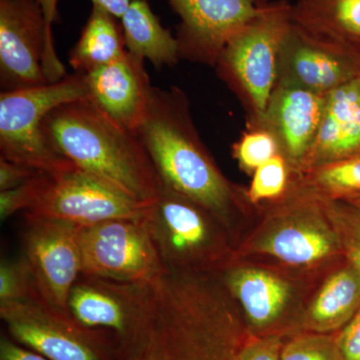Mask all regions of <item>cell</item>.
Masks as SVG:
<instances>
[{"label":"cell","instance_id":"obj_3","mask_svg":"<svg viewBox=\"0 0 360 360\" xmlns=\"http://www.w3.org/2000/svg\"><path fill=\"white\" fill-rule=\"evenodd\" d=\"M42 131L59 155L141 202L155 200L162 187L139 135L111 120L89 97L47 113Z\"/></svg>","mask_w":360,"mask_h":360},{"label":"cell","instance_id":"obj_15","mask_svg":"<svg viewBox=\"0 0 360 360\" xmlns=\"http://www.w3.org/2000/svg\"><path fill=\"white\" fill-rule=\"evenodd\" d=\"M360 75V54L290 26L278 58L277 82L326 94Z\"/></svg>","mask_w":360,"mask_h":360},{"label":"cell","instance_id":"obj_27","mask_svg":"<svg viewBox=\"0 0 360 360\" xmlns=\"http://www.w3.org/2000/svg\"><path fill=\"white\" fill-rule=\"evenodd\" d=\"M281 153L278 141L269 130L248 129L233 146V155L243 170L253 174L258 167Z\"/></svg>","mask_w":360,"mask_h":360},{"label":"cell","instance_id":"obj_29","mask_svg":"<svg viewBox=\"0 0 360 360\" xmlns=\"http://www.w3.org/2000/svg\"><path fill=\"white\" fill-rule=\"evenodd\" d=\"M281 360H345L336 336L309 333L284 343Z\"/></svg>","mask_w":360,"mask_h":360},{"label":"cell","instance_id":"obj_10","mask_svg":"<svg viewBox=\"0 0 360 360\" xmlns=\"http://www.w3.org/2000/svg\"><path fill=\"white\" fill-rule=\"evenodd\" d=\"M0 317L16 342L49 360H110L108 331L80 326L39 300L0 305Z\"/></svg>","mask_w":360,"mask_h":360},{"label":"cell","instance_id":"obj_16","mask_svg":"<svg viewBox=\"0 0 360 360\" xmlns=\"http://www.w3.org/2000/svg\"><path fill=\"white\" fill-rule=\"evenodd\" d=\"M324 104V94L277 82L262 122L248 129L269 130L291 169L300 172L316 136Z\"/></svg>","mask_w":360,"mask_h":360},{"label":"cell","instance_id":"obj_24","mask_svg":"<svg viewBox=\"0 0 360 360\" xmlns=\"http://www.w3.org/2000/svg\"><path fill=\"white\" fill-rule=\"evenodd\" d=\"M300 175V184L321 198L343 200L360 195V153Z\"/></svg>","mask_w":360,"mask_h":360},{"label":"cell","instance_id":"obj_12","mask_svg":"<svg viewBox=\"0 0 360 360\" xmlns=\"http://www.w3.org/2000/svg\"><path fill=\"white\" fill-rule=\"evenodd\" d=\"M23 255L39 302L65 312L71 288L82 274L79 225L25 215Z\"/></svg>","mask_w":360,"mask_h":360},{"label":"cell","instance_id":"obj_28","mask_svg":"<svg viewBox=\"0 0 360 360\" xmlns=\"http://www.w3.org/2000/svg\"><path fill=\"white\" fill-rule=\"evenodd\" d=\"M39 300L25 257L2 259L0 264V305Z\"/></svg>","mask_w":360,"mask_h":360},{"label":"cell","instance_id":"obj_19","mask_svg":"<svg viewBox=\"0 0 360 360\" xmlns=\"http://www.w3.org/2000/svg\"><path fill=\"white\" fill-rule=\"evenodd\" d=\"M291 18L312 37L360 53V0H296Z\"/></svg>","mask_w":360,"mask_h":360},{"label":"cell","instance_id":"obj_34","mask_svg":"<svg viewBox=\"0 0 360 360\" xmlns=\"http://www.w3.org/2000/svg\"><path fill=\"white\" fill-rule=\"evenodd\" d=\"M0 360H49L34 350L23 347L14 340L2 336L0 340Z\"/></svg>","mask_w":360,"mask_h":360},{"label":"cell","instance_id":"obj_36","mask_svg":"<svg viewBox=\"0 0 360 360\" xmlns=\"http://www.w3.org/2000/svg\"><path fill=\"white\" fill-rule=\"evenodd\" d=\"M58 1L59 0H37L44 13L47 28L51 33H52V26L58 20Z\"/></svg>","mask_w":360,"mask_h":360},{"label":"cell","instance_id":"obj_4","mask_svg":"<svg viewBox=\"0 0 360 360\" xmlns=\"http://www.w3.org/2000/svg\"><path fill=\"white\" fill-rule=\"evenodd\" d=\"M291 11L288 0L270 1L229 40L214 66L245 108L248 127L262 122L276 89L279 51L292 25Z\"/></svg>","mask_w":360,"mask_h":360},{"label":"cell","instance_id":"obj_17","mask_svg":"<svg viewBox=\"0 0 360 360\" xmlns=\"http://www.w3.org/2000/svg\"><path fill=\"white\" fill-rule=\"evenodd\" d=\"M85 75L90 101L111 120L136 134L153 86L144 59L127 51L110 65Z\"/></svg>","mask_w":360,"mask_h":360},{"label":"cell","instance_id":"obj_32","mask_svg":"<svg viewBox=\"0 0 360 360\" xmlns=\"http://www.w3.org/2000/svg\"><path fill=\"white\" fill-rule=\"evenodd\" d=\"M345 360H360V307L349 322L336 335Z\"/></svg>","mask_w":360,"mask_h":360},{"label":"cell","instance_id":"obj_2","mask_svg":"<svg viewBox=\"0 0 360 360\" xmlns=\"http://www.w3.org/2000/svg\"><path fill=\"white\" fill-rule=\"evenodd\" d=\"M136 134L163 186L202 206L220 221L227 219L236 191L201 141L184 90L151 86Z\"/></svg>","mask_w":360,"mask_h":360},{"label":"cell","instance_id":"obj_11","mask_svg":"<svg viewBox=\"0 0 360 360\" xmlns=\"http://www.w3.org/2000/svg\"><path fill=\"white\" fill-rule=\"evenodd\" d=\"M274 224L255 241L253 250L290 265H310L340 250L321 198L298 184L277 207Z\"/></svg>","mask_w":360,"mask_h":360},{"label":"cell","instance_id":"obj_6","mask_svg":"<svg viewBox=\"0 0 360 360\" xmlns=\"http://www.w3.org/2000/svg\"><path fill=\"white\" fill-rule=\"evenodd\" d=\"M66 77L37 0H0V86L13 91Z\"/></svg>","mask_w":360,"mask_h":360},{"label":"cell","instance_id":"obj_20","mask_svg":"<svg viewBox=\"0 0 360 360\" xmlns=\"http://www.w3.org/2000/svg\"><path fill=\"white\" fill-rule=\"evenodd\" d=\"M225 283L240 302L251 326L257 330L274 326L290 297L288 283L266 270L231 269L227 271Z\"/></svg>","mask_w":360,"mask_h":360},{"label":"cell","instance_id":"obj_30","mask_svg":"<svg viewBox=\"0 0 360 360\" xmlns=\"http://www.w3.org/2000/svg\"><path fill=\"white\" fill-rule=\"evenodd\" d=\"M45 172H39L30 180L8 191H0V219L2 221L16 212H26L37 200L44 186Z\"/></svg>","mask_w":360,"mask_h":360},{"label":"cell","instance_id":"obj_35","mask_svg":"<svg viewBox=\"0 0 360 360\" xmlns=\"http://www.w3.org/2000/svg\"><path fill=\"white\" fill-rule=\"evenodd\" d=\"M94 6L103 9L113 18L122 20L134 0H90Z\"/></svg>","mask_w":360,"mask_h":360},{"label":"cell","instance_id":"obj_1","mask_svg":"<svg viewBox=\"0 0 360 360\" xmlns=\"http://www.w3.org/2000/svg\"><path fill=\"white\" fill-rule=\"evenodd\" d=\"M224 293L212 284L167 271L153 284L146 321L122 360H236L243 333Z\"/></svg>","mask_w":360,"mask_h":360},{"label":"cell","instance_id":"obj_31","mask_svg":"<svg viewBox=\"0 0 360 360\" xmlns=\"http://www.w3.org/2000/svg\"><path fill=\"white\" fill-rule=\"evenodd\" d=\"M283 345L277 335L250 338L243 341L236 360H281Z\"/></svg>","mask_w":360,"mask_h":360},{"label":"cell","instance_id":"obj_5","mask_svg":"<svg viewBox=\"0 0 360 360\" xmlns=\"http://www.w3.org/2000/svg\"><path fill=\"white\" fill-rule=\"evenodd\" d=\"M89 97L86 75L75 72L54 84L0 94V155L37 172L54 174L70 167L42 131L47 113L61 104Z\"/></svg>","mask_w":360,"mask_h":360},{"label":"cell","instance_id":"obj_18","mask_svg":"<svg viewBox=\"0 0 360 360\" xmlns=\"http://www.w3.org/2000/svg\"><path fill=\"white\" fill-rule=\"evenodd\" d=\"M360 153V75L326 96L323 113L298 174Z\"/></svg>","mask_w":360,"mask_h":360},{"label":"cell","instance_id":"obj_26","mask_svg":"<svg viewBox=\"0 0 360 360\" xmlns=\"http://www.w3.org/2000/svg\"><path fill=\"white\" fill-rule=\"evenodd\" d=\"M291 170L283 153H278L253 172L246 198L251 203L283 198L290 188Z\"/></svg>","mask_w":360,"mask_h":360},{"label":"cell","instance_id":"obj_37","mask_svg":"<svg viewBox=\"0 0 360 360\" xmlns=\"http://www.w3.org/2000/svg\"><path fill=\"white\" fill-rule=\"evenodd\" d=\"M343 200L348 201V202L356 206L360 210V195L350 196V198H343Z\"/></svg>","mask_w":360,"mask_h":360},{"label":"cell","instance_id":"obj_21","mask_svg":"<svg viewBox=\"0 0 360 360\" xmlns=\"http://www.w3.org/2000/svg\"><path fill=\"white\" fill-rule=\"evenodd\" d=\"M360 307V274L345 267L328 277L305 314L309 333H330L345 328Z\"/></svg>","mask_w":360,"mask_h":360},{"label":"cell","instance_id":"obj_9","mask_svg":"<svg viewBox=\"0 0 360 360\" xmlns=\"http://www.w3.org/2000/svg\"><path fill=\"white\" fill-rule=\"evenodd\" d=\"M82 274L123 283H155L168 270L141 220L79 226Z\"/></svg>","mask_w":360,"mask_h":360},{"label":"cell","instance_id":"obj_22","mask_svg":"<svg viewBox=\"0 0 360 360\" xmlns=\"http://www.w3.org/2000/svg\"><path fill=\"white\" fill-rule=\"evenodd\" d=\"M120 20L129 53L148 59L156 68L174 66L181 59L176 37L161 25L146 0H134Z\"/></svg>","mask_w":360,"mask_h":360},{"label":"cell","instance_id":"obj_25","mask_svg":"<svg viewBox=\"0 0 360 360\" xmlns=\"http://www.w3.org/2000/svg\"><path fill=\"white\" fill-rule=\"evenodd\" d=\"M326 217L338 236L340 248L360 274V210L340 198H321Z\"/></svg>","mask_w":360,"mask_h":360},{"label":"cell","instance_id":"obj_7","mask_svg":"<svg viewBox=\"0 0 360 360\" xmlns=\"http://www.w3.org/2000/svg\"><path fill=\"white\" fill-rule=\"evenodd\" d=\"M213 219H217L212 212L162 184L141 221L167 269L191 274L214 262L221 251Z\"/></svg>","mask_w":360,"mask_h":360},{"label":"cell","instance_id":"obj_23","mask_svg":"<svg viewBox=\"0 0 360 360\" xmlns=\"http://www.w3.org/2000/svg\"><path fill=\"white\" fill-rule=\"evenodd\" d=\"M127 52L122 28L110 13L92 7L82 35L70 52V65L77 73L91 71L110 65Z\"/></svg>","mask_w":360,"mask_h":360},{"label":"cell","instance_id":"obj_14","mask_svg":"<svg viewBox=\"0 0 360 360\" xmlns=\"http://www.w3.org/2000/svg\"><path fill=\"white\" fill-rule=\"evenodd\" d=\"M180 22V58L217 65L225 45L271 0H167Z\"/></svg>","mask_w":360,"mask_h":360},{"label":"cell","instance_id":"obj_8","mask_svg":"<svg viewBox=\"0 0 360 360\" xmlns=\"http://www.w3.org/2000/svg\"><path fill=\"white\" fill-rule=\"evenodd\" d=\"M148 203L71 165L45 174L41 191L25 214L87 226L113 219L141 220Z\"/></svg>","mask_w":360,"mask_h":360},{"label":"cell","instance_id":"obj_13","mask_svg":"<svg viewBox=\"0 0 360 360\" xmlns=\"http://www.w3.org/2000/svg\"><path fill=\"white\" fill-rule=\"evenodd\" d=\"M155 283H123L82 274L71 288L66 311L84 328L111 333L120 354L146 321Z\"/></svg>","mask_w":360,"mask_h":360},{"label":"cell","instance_id":"obj_33","mask_svg":"<svg viewBox=\"0 0 360 360\" xmlns=\"http://www.w3.org/2000/svg\"><path fill=\"white\" fill-rule=\"evenodd\" d=\"M39 172L0 156V191L20 186Z\"/></svg>","mask_w":360,"mask_h":360}]
</instances>
